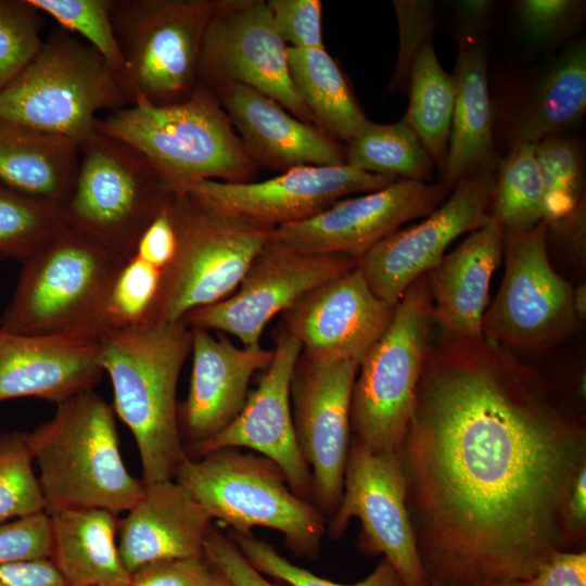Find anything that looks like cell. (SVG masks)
Wrapping results in <instances>:
<instances>
[{
	"instance_id": "1",
	"label": "cell",
	"mask_w": 586,
	"mask_h": 586,
	"mask_svg": "<svg viewBox=\"0 0 586 586\" xmlns=\"http://www.w3.org/2000/svg\"><path fill=\"white\" fill-rule=\"evenodd\" d=\"M398 454L431 586L524 579L564 551L586 426L514 352L433 331Z\"/></svg>"
},
{
	"instance_id": "2",
	"label": "cell",
	"mask_w": 586,
	"mask_h": 586,
	"mask_svg": "<svg viewBox=\"0 0 586 586\" xmlns=\"http://www.w3.org/2000/svg\"><path fill=\"white\" fill-rule=\"evenodd\" d=\"M100 362L114 392V410L131 431L144 485L175 480L184 456L177 385L189 353L184 321L110 330L99 340Z\"/></svg>"
},
{
	"instance_id": "3",
	"label": "cell",
	"mask_w": 586,
	"mask_h": 586,
	"mask_svg": "<svg viewBox=\"0 0 586 586\" xmlns=\"http://www.w3.org/2000/svg\"><path fill=\"white\" fill-rule=\"evenodd\" d=\"M95 131L138 151L175 195L202 180L249 182L258 168L216 93L200 86L167 105L136 97L130 105L99 117Z\"/></svg>"
},
{
	"instance_id": "4",
	"label": "cell",
	"mask_w": 586,
	"mask_h": 586,
	"mask_svg": "<svg viewBox=\"0 0 586 586\" xmlns=\"http://www.w3.org/2000/svg\"><path fill=\"white\" fill-rule=\"evenodd\" d=\"M27 440L49 515L79 508L117 514L143 495L145 485L123 461L114 409L92 390L58 404Z\"/></svg>"
},
{
	"instance_id": "5",
	"label": "cell",
	"mask_w": 586,
	"mask_h": 586,
	"mask_svg": "<svg viewBox=\"0 0 586 586\" xmlns=\"http://www.w3.org/2000/svg\"><path fill=\"white\" fill-rule=\"evenodd\" d=\"M125 259L63 226L24 259L0 329L99 342L113 280Z\"/></svg>"
},
{
	"instance_id": "6",
	"label": "cell",
	"mask_w": 586,
	"mask_h": 586,
	"mask_svg": "<svg viewBox=\"0 0 586 586\" xmlns=\"http://www.w3.org/2000/svg\"><path fill=\"white\" fill-rule=\"evenodd\" d=\"M131 103L124 80L99 52L60 27L0 91V118L81 144L95 133L98 113Z\"/></svg>"
},
{
	"instance_id": "7",
	"label": "cell",
	"mask_w": 586,
	"mask_h": 586,
	"mask_svg": "<svg viewBox=\"0 0 586 586\" xmlns=\"http://www.w3.org/2000/svg\"><path fill=\"white\" fill-rule=\"evenodd\" d=\"M175 480L232 532L249 536L256 526L270 528L283 536L296 557H319L327 532L324 514L292 492L269 458L239 448L217 449L196 459L184 454Z\"/></svg>"
},
{
	"instance_id": "8",
	"label": "cell",
	"mask_w": 586,
	"mask_h": 586,
	"mask_svg": "<svg viewBox=\"0 0 586 586\" xmlns=\"http://www.w3.org/2000/svg\"><path fill=\"white\" fill-rule=\"evenodd\" d=\"M426 275L396 304L393 318L359 362L353 386L352 441L372 453H398L434 331Z\"/></svg>"
},
{
	"instance_id": "9",
	"label": "cell",
	"mask_w": 586,
	"mask_h": 586,
	"mask_svg": "<svg viewBox=\"0 0 586 586\" xmlns=\"http://www.w3.org/2000/svg\"><path fill=\"white\" fill-rule=\"evenodd\" d=\"M173 195L138 151L95 131L80 144L74 189L60 214L65 226L127 259Z\"/></svg>"
},
{
	"instance_id": "10",
	"label": "cell",
	"mask_w": 586,
	"mask_h": 586,
	"mask_svg": "<svg viewBox=\"0 0 586 586\" xmlns=\"http://www.w3.org/2000/svg\"><path fill=\"white\" fill-rule=\"evenodd\" d=\"M177 251L163 275L156 321H182L227 297L270 239L272 227L175 195Z\"/></svg>"
},
{
	"instance_id": "11",
	"label": "cell",
	"mask_w": 586,
	"mask_h": 586,
	"mask_svg": "<svg viewBox=\"0 0 586 586\" xmlns=\"http://www.w3.org/2000/svg\"><path fill=\"white\" fill-rule=\"evenodd\" d=\"M218 0H112L111 18L132 98L178 103L198 87L202 42Z\"/></svg>"
},
{
	"instance_id": "12",
	"label": "cell",
	"mask_w": 586,
	"mask_h": 586,
	"mask_svg": "<svg viewBox=\"0 0 586 586\" xmlns=\"http://www.w3.org/2000/svg\"><path fill=\"white\" fill-rule=\"evenodd\" d=\"M505 273L485 311L483 336L514 352H539L572 333L578 324L574 288L552 267L548 224L504 237Z\"/></svg>"
},
{
	"instance_id": "13",
	"label": "cell",
	"mask_w": 586,
	"mask_h": 586,
	"mask_svg": "<svg viewBox=\"0 0 586 586\" xmlns=\"http://www.w3.org/2000/svg\"><path fill=\"white\" fill-rule=\"evenodd\" d=\"M289 46L265 0H218L202 42L198 86L231 84L258 90L305 123H313L289 68Z\"/></svg>"
},
{
	"instance_id": "14",
	"label": "cell",
	"mask_w": 586,
	"mask_h": 586,
	"mask_svg": "<svg viewBox=\"0 0 586 586\" xmlns=\"http://www.w3.org/2000/svg\"><path fill=\"white\" fill-rule=\"evenodd\" d=\"M352 518L361 523V552L382 555L404 586H431L416 548L398 453H372L351 440L342 498L327 525L329 536L341 538Z\"/></svg>"
},
{
	"instance_id": "15",
	"label": "cell",
	"mask_w": 586,
	"mask_h": 586,
	"mask_svg": "<svg viewBox=\"0 0 586 586\" xmlns=\"http://www.w3.org/2000/svg\"><path fill=\"white\" fill-rule=\"evenodd\" d=\"M356 266L357 259L346 255L301 252L270 238L237 293L191 310L183 321L189 328L231 334L243 346L259 345L265 327L277 314Z\"/></svg>"
},
{
	"instance_id": "16",
	"label": "cell",
	"mask_w": 586,
	"mask_h": 586,
	"mask_svg": "<svg viewBox=\"0 0 586 586\" xmlns=\"http://www.w3.org/2000/svg\"><path fill=\"white\" fill-rule=\"evenodd\" d=\"M358 367L353 360L315 362L301 354L291 381L293 426L311 472L313 504L329 518L343 494L351 400Z\"/></svg>"
},
{
	"instance_id": "17",
	"label": "cell",
	"mask_w": 586,
	"mask_h": 586,
	"mask_svg": "<svg viewBox=\"0 0 586 586\" xmlns=\"http://www.w3.org/2000/svg\"><path fill=\"white\" fill-rule=\"evenodd\" d=\"M495 178V170H482L460 180L423 221L394 231L358 259L372 293L396 305L413 281L441 262L453 241L488 222Z\"/></svg>"
},
{
	"instance_id": "18",
	"label": "cell",
	"mask_w": 586,
	"mask_h": 586,
	"mask_svg": "<svg viewBox=\"0 0 586 586\" xmlns=\"http://www.w3.org/2000/svg\"><path fill=\"white\" fill-rule=\"evenodd\" d=\"M449 190L442 181L397 179L380 190L342 199L308 219L275 227L270 238L301 252L358 260L402 225L433 213Z\"/></svg>"
},
{
	"instance_id": "19",
	"label": "cell",
	"mask_w": 586,
	"mask_h": 586,
	"mask_svg": "<svg viewBox=\"0 0 586 586\" xmlns=\"http://www.w3.org/2000/svg\"><path fill=\"white\" fill-rule=\"evenodd\" d=\"M396 180L347 164L307 165L264 181L202 180L186 193L212 209L275 228L308 219L343 196L373 192Z\"/></svg>"
},
{
	"instance_id": "20",
	"label": "cell",
	"mask_w": 586,
	"mask_h": 586,
	"mask_svg": "<svg viewBox=\"0 0 586 586\" xmlns=\"http://www.w3.org/2000/svg\"><path fill=\"white\" fill-rule=\"evenodd\" d=\"M302 345L284 328L257 387L239 415L213 437L184 447L189 458L221 448H249L272 460L292 492L313 502V476L297 446L291 408V381Z\"/></svg>"
},
{
	"instance_id": "21",
	"label": "cell",
	"mask_w": 586,
	"mask_h": 586,
	"mask_svg": "<svg viewBox=\"0 0 586 586\" xmlns=\"http://www.w3.org/2000/svg\"><path fill=\"white\" fill-rule=\"evenodd\" d=\"M395 307L372 293L356 266L285 309L283 328L311 361L359 364L387 329Z\"/></svg>"
},
{
	"instance_id": "22",
	"label": "cell",
	"mask_w": 586,
	"mask_h": 586,
	"mask_svg": "<svg viewBox=\"0 0 586 586\" xmlns=\"http://www.w3.org/2000/svg\"><path fill=\"white\" fill-rule=\"evenodd\" d=\"M191 329L192 372L186 400L178 407L181 436L189 445L204 442L225 429L242 410L252 377L265 369L273 349L238 347L211 331Z\"/></svg>"
},
{
	"instance_id": "23",
	"label": "cell",
	"mask_w": 586,
	"mask_h": 586,
	"mask_svg": "<svg viewBox=\"0 0 586 586\" xmlns=\"http://www.w3.org/2000/svg\"><path fill=\"white\" fill-rule=\"evenodd\" d=\"M214 92L257 167L285 171L298 166L345 164V152L334 139L269 95L241 84Z\"/></svg>"
},
{
	"instance_id": "24",
	"label": "cell",
	"mask_w": 586,
	"mask_h": 586,
	"mask_svg": "<svg viewBox=\"0 0 586 586\" xmlns=\"http://www.w3.org/2000/svg\"><path fill=\"white\" fill-rule=\"evenodd\" d=\"M103 373L99 342L0 329V400L37 397L58 405L93 390Z\"/></svg>"
},
{
	"instance_id": "25",
	"label": "cell",
	"mask_w": 586,
	"mask_h": 586,
	"mask_svg": "<svg viewBox=\"0 0 586 586\" xmlns=\"http://www.w3.org/2000/svg\"><path fill=\"white\" fill-rule=\"evenodd\" d=\"M212 515L176 480L145 485L143 495L118 521V550L131 574L164 560L204 558Z\"/></svg>"
},
{
	"instance_id": "26",
	"label": "cell",
	"mask_w": 586,
	"mask_h": 586,
	"mask_svg": "<svg viewBox=\"0 0 586 586\" xmlns=\"http://www.w3.org/2000/svg\"><path fill=\"white\" fill-rule=\"evenodd\" d=\"M502 251L504 234L491 218L426 273L440 330L468 340L483 337L489 283Z\"/></svg>"
},
{
	"instance_id": "27",
	"label": "cell",
	"mask_w": 586,
	"mask_h": 586,
	"mask_svg": "<svg viewBox=\"0 0 586 586\" xmlns=\"http://www.w3.org/2000/svg\"><path fill=\"white\" fill-rule=\"evenodd\" d=\"M80 144L0 118V182L61 212L74 189Z\"/></svg>"
},
{
	"instance_id": "28",
	"label": "cell",
	"mask_w": 586,
	"mask_h": 586,
	"mask_svg": "<svg viewBox=\"0 0 586 586\" xmlns=\"http://www.w3.org/2000/svg\"><path fill=\"white\" fill-rule=\"evenodd\" d=\"M455 78V104L447 158L441 180L454 188L482 170H496L487 60L481 44L464 42L459 49Z\"/></svg>"
},
{
	"instance_id": "29",
	"label": "cell",
	"mask_w": 586,
	"mask_h": 586,
	"mask_svg": "<svg viewBox=\"0 0 586 586\" xmlns=\"http://www.w3.org/2000/svg\"><path fill=\"white\" fill-rule=\"evenodd\" d=\"M53 562L67 586H128L117 537V514L99 508L50 514Z\"/></svg>"
},
{
	"instance_id": "30",
	"label": "cell",
	"mask_w": 586,
	"mask_h": 586,
	"mask_svg": "<svg viewBox=\"0 0 586 586\" xmlns=\"http://www.w3.org/2000/svg\"><path fill=\"white\" fill-rule=\"evenodd\" d=\"M586 110V47H569L540 78L520 114L513 144H537L571 128Z\"/></svg>"
},
{
	"instance_id": "31",
	"label": "cell",
	"mask_w": 586,
	"mask_h": 586,
	"mask_svg": "<svg viewBox=\"0 0 586 586\" xmlns=\"http://www.w3.org/2000/svg\"><path fill=\"white\" fill-rule=\"evenodd\" d=\"M294 87L315 126L332 139L352 141L369 119L339 65L326 51L288 48Z\"/></svg>"
},
{
	"instance_id": "32",
	"label": "cell",
	"mask_w": 586,
	"mask_h": 586,
	"mask_svg": "<svg viewBox=\"0 0 586 586\" xmlns=\"http://www.w3.org/2000/svg\"><path fill=\"white\" fill-rule=\"evenodd\" d=\"M408 81L409 104L403 120L443 171L455 104V78L441 66L431 40L417 53Z\"/></svg>"
},
{
	"instance_id": "33",
	"label": "cell",
	"mask_w": 586,
	"mask_h": 586,
	"mask_svg": "<svg viewBox=\"0 0 586 586\" xmlns=\"http://www.w3.org/2000/svg\"><path fill=\"white\" fill-rule=\"evenodd\" d=\"M345 164L356 169L428 182L434 163L412 129L404 122L367 126L348 142Z\"/></svg>"
},
{
	"instance_id": "34",
	"label": "cell",
	"mask_w": 586,
	"mask_h": 586,
	"mask_svg": "<svg viewBox=\"0 0 586 586\" xmlns=\"http://www.w3.org/2000/svg\"><path fill=\"white\" fill-rule=\"evenodd\" d=\"M491 217L504 237L525 233L544 221V195L535 145L512 144L498 160Z\"/></svg>"
},
{
	"instance_id": "35",
	"label": "cell",
	"mask_w": 586,
	"mask_h": 586,
	"mask_svg": "<svg viewBox=\"0 0 586 586\" xmlns=\"http://www.w3.org/2000/svg\"><path fill=\"white\" fill-rule=\"evenodd\" d=\"M163 275L162 269L135 255L125 259L105 302L104 332L155 322Z\"/></svg>"
},
{
	"instance_id": "36",
	"label": "cell",
	"mask_w": 586,
	"mask_h": 586,
	"mask_svg": "<svg viewBox=\"0 0 586 586\" xmlns=\"http://www.w3.org/2000/svg\"><path fill=\"white\" fill-rule=\"evenodd\" d=\"M544 195V222L569 215L584 195L583 154L573 140L555 136L535 144Z\"/></svg>"
},
{
	"instance_id": "37",
	"label": "cell",
	"mask_w": 586,
	"mask_h": 586,
	"mask_svg": "<svg viewBox=\"0 0 586 586\" xmlns=\"http://www.w3.org/2000/svg\"><path fill=\"white\" fill-rule=\"evenodd\" d=\"M64 226L60 211L0 182V256L26 259Z\"/></svg>"
},
{
	"instance_id": "38",
	"label": "cell",
	"mask_w": 586,
	"mask_h": 586,
	"mask_svg": "<svg viewBox=\"0 0 586 586\" xmlns=\"http://www.w3.org/2000/svg\"><path fill=\"white\" fill-rule=\"evenodd\" d=\"M27 433L0 434V524L44 512Z\"/></svg>"
},
{
	"instance_id": "39",
	"label": "cell",
	"mask_w": 586,
	"mask_h": 586,
	"mask_svg": "<svg viewBox=\"0 0 586 586\" xmlns=\"http://www.w3.org/2000/svg\"><path fill=\"white\" fill-rule=\"evenodd\" d=\"M28 1L41 14L55 20L61 28L86 39L125 82V63L111 18L112 0Z\"/></svg>"
},
{
	"instance_id": "40",
	"label": "cell",
	"mask_w": 586,
	"mask_h": 586,
	"mask_svg": "<svg viewBox=\"0 0 586 586\" xmlns=\"http://www.w3.org/2000/svg\"><path fill=\"white\" fill-rule=\"evenodd\" d=\"M227 536L258 572L290 586H404L393 566L384 558L366 578L354 584H340L292 563L270 544L256 538L254 534L246 536L231 531Z\"/></svg>"
},
{
	"instance_id": "41",
	"label": "cell",
	"mask_w": 586,
	"mask_h": 586,
	"mask_svg": "<svg viewBox=\"0 0 586 586\" xmlns=\"http://www.w3.org/2000/svg\"><path fill=\"white\" fill-rule=\"evenodd\" d=\"M41 28V13L28 0H0V91L39 51Z\"/></svg>"
},
{
	"instance_id": "42",
	"label": "cell",
	"mask_w": 586,
	"mask_h": 586,
	"mask_svg": "<svg viewBox=\"0 0 586 586\" xmlns=\"http://www.w3.org/2000/svg\"><path fill=\"white\" fill-rule=\"evenodd\" d=\"M514 7L525 38L535 44L550 46L569 36L581 23L585 1L521 0Z\"/></svg>"
},
{
	"instance_id": "43",
	"label": "cell",
	"mask_w": 586,
	"mask_h": 586,
	"mask_svg": "<svg viewBox=\"0 0 586 586\" xmlns=\"http://www.w3.org/2000/svg\"><path fill=\"white\" fill-rule=\"evenodd\" d=\"M399 46L395 69L391 80L392 89L409 80L415 58L421 47L432 39L435 27L434 3L428 0H394Z\"/></svg>"
},
{
	"instance_id": "44",
	"label": "cell",
	"mask_w": 586,
	"mask_h": 586,
	"mask_svg": "<svg viewBox=\"0 0 586 586\" xmlns=\"http://www.w3.org/2000/svg\"><path fill=\"white\" fill-rule=\"evenodd\" d=\"M267 5L279 35L290 48L324 49L320 0H269Z\"/></svg>"
},
{
	"instance_id": "45",
	"label": "cell",
	"mask_w": 586,
	"mask_h": 586,
	"mask_svg": "<svg viewBox=\"0 0 586 586\" xmlns=\"http://www.w3.org/2000/svg\"><path fill=\"white\" fill-rule=\"evenodd\" d=\"M52 528L46 512L0 524V565L50 559Z\"/></svg>"
},
{
	"instance_id": "46",
	"label": "cell",
	"mask_w": 586,
	"mask_h": 586,
	"mask_svg": "<svg viewBox=\"0 0 586 586\" xmlns=\"http://www.w3.org/2000/svg\"><path fill=\"white\" fill-rule=\"evenodd\" d=\"M204 559L232 586H276L242 555L231 539L211 526L203 545Z\"/></svg>"
},
{
	"instance_id": "47",
	"label": "cell",
	"mask_w": 586,
	"mask_h": 586,
	"mask_svg": "<svg viewBox=\"0 0 586 586\" xmlns=\"http://www.w3.org/2000/svg\"><path fill=\"white\" fill-rule=\"evenodd\" d=\"M211 571L204 558L157 561L133 571L128 586H206Z\"/></svg>"
},
{
	"instance_id": "48",
	"label": "cell",
	"mask_w": 586,
	"mask_h": 586,
	"mask_svg": "<svg viewBox=\"0 0 586 586\" xmlns=\"http://www.w3.org/2000/svg\"><path fill=\"white\" fill-rule=\"evenodd\" d=\"M173 199L174 195L143 230L131 254L156 266L163 272L177 251Z\"/></svg>"
},
{
	"instance_id": "49",
	"label": "cell",
	"mask_w": 586,
	"mask_h": 586,
	"mask_svg": "<svg viewBox=\"0 0 586 586\" xmlns=\"http://www.w3.org/2000/svg\"><path fill=\"white\" fill-rule=\"evenodd\" d=\"M483 586H586V551H556L527 578Z\"/></svg>"
},
{
	"instance_id": "50",
	"label": "cell",
	"mask_w": 586,
	"mask_h": 586,
	"mask_svg": "<svg viewBox=\"0 0 586 586\" xmlns=\"http://www.w3.org/2000/svg\"><path fill=\"white\" fill-rule=\"evenodd\" d=\"M564 551H583L586 546V466L566 497L562 513Z\"/></svg>"
},
{
	"instance_id": "51",
	"label": "cell",
	"mask_w": 586,
	"mask_h": 586,
	"mask_svg": "<svg viewBox=\"0 0 586 586\" xmlns=\"http://www.w3.org/2000/svg\"><path fill=\"white\" fill-rule=\"evenodd\" d=\"M0 586H67L50 559L0 565Z\"/></svg>"
},
{
	"instance_id": "52",
	"label": "cell",
	"mask_w": 586,
	"mask_h": 586,
	"mask_svg": "<svg viewBox=\"0 0 586 586\" xmlns=\"http://www.w3.org/2000/svg\"><path fill=\"white\" fill-rule=\"evenodd\" d=\"M494 8V1L461 0L455 2L458 22L467 31L480 29L488 21Z\"/></svg>"
},
{
	"instance_id": "53",
	"label": "cell",
	"mask_w": 586,
	"mask_h": 586,
	"mask_svg": "<svg viewBox=\"0 0 586 586\" xmlns=\"http://www.w3.org/2000/svg\"><path fill=\"white\" fill-rule=\"evenodd\" d=\"M573 302L578 318L584 319L586 314V285L584 283L574 289Z\"/></svg>"
},
{
	"instance_id": "54",
	"label": "cell",
	"mask_w": 586,
	"mask_h": 586,
	"mask_svg": "<svg viewBox=\"0 0 586 586\" xmlns=\"http://www.w3.org/2000/svg\"><path fill=\"white\" fill-rule=\"evenodd\" d=\"M212 566V565H211ZM206 586H232L229 581L212 566Z\"/></svg>"
}]
</instances>
